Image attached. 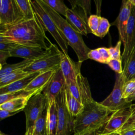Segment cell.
<instances>
[{"mask_svg": "<svg viewBox=\"0 0 135 135\" xmlns=\"http://www.w3.org/2000/svg\"><path fill=\"white\" fill-rule=\"evenodd\" d=\"M119 133L120 135H135V129L122 131Z\"/></svg>", "mask_w": 135, "mask_h": 135, "instance_id": "41", "label": "cell"}, {"mask_svg": "<svg viewBox=\"0 0 135 135\" xmlns=\"http://www.w3.org/2000/svg\"><path fill=\"white\" fill-rule=\"evenodd\" d=\"M100 17L101 16L98 15H91L88 18V25L91 33L94 35L99 26Z\"/></svg>", "mask_w": 135, "mask_h": 135, "instance_id": "34", "label": "cell"}, {"mask_svg": "<svg viewBox=\"0 0 135 135\" xmlns=\"http://www.w3.org/2000/svg\"><path fill=\"white\" fill-rule=\"evenodd\" d=\"M72 9L82 17L87 23L91 15V1L69 0Z\"/></svg>", "mask_w": 135, "mask_h": 135, "instance_id": "22", "label": "cell"}, {"mask_svg": "<svg viewBox=\"0 0 135 135\" xmlns=\"http://www.w3.org/2000/svg\"><path fill=\"white\" fill-rule=\"evenodd\" d=\"M0 36L18 45L38 47L45 50L48 48L46 40L51 43L36 15L33 19L0 30Z\"/></svg>", "mask_w": 135, "mask_h": 135, "instance_id": "1", "label": "cell"}, {"mask_svg": "<svg viewBox=\"0 0 135 135\" xmlns=\"http://www.w3.org/2000/svg\"><path fill=\"white\" fill-rule=\"evenodd\" d=\"M129 109L130 113L129 117L119 132L125 130L135 129V104H131Z\"/></svg>", "mask_w": 135, "mask_h": 135, "instance_id": "31", "label": "cell"}, {"mask_svg": "<svg viewBox=\"0 0 135 135\" xmlns=\"http://www.w3.org/2000/svg\"><path fill=\"white\" fill-rule=\"evenodd\" d=\"M0 135H8V134H5V133L2 132V131H1V132H0Z\"/></svg>", "mask_w": 135, "mask_h": 135, "instance_id": "47", "label": "cell"}, {"mask_svg": "<svg viewBox=\"0 0 135 135\" xmlns=\"http://www.w3.org/2000/svg\"><path fill=\"white\" fill-rule=\"evenodd\" d=\"M46 50L38 47L24 46L17 45L11 51V56L19 57L24 60H36L45 53Z\"/></svg>", "mask_w": 135, "mask_h": 135, "instance_id": "14", "label": "cell"}, {"mask_svg": "<svg viewBox=\"0 0 135 135\" xmlns=\"http://www.w3.org/2000/svg\"><path fill=\"white\" fill-rule=\"evenodd\" d=\"M65 95L68 109L71 115L75 118L82 111L84 105L72 95L68 85L66 84L65 85Z\"/></svg>", "mask_w": 135, "mask_h": 135, "instance_id": "21", "label": "cell"}, {"mask_svg": "<svg viewBox=\"0 0 135 135\" xmlns=\"http://www.w3.org/2000/svg\"><path fill=\"white\" fill-rule=\"evenodd\" d=\"M135 91V78L124 83L122 89V98L126 99Z\"/></svg>", "mask_w": 135, "mask_h": 135, "instance_id": "33", "label": "cell"}, {"mask_svg": "<svg viewBox=\"0 0 135 135\" xmlns=\"http://www.w3.org/2000/svg\"><path fill=\"white\" fill-rule=\"evenodd\" d=\"M55 101L58 115L56 135H70L74 133L75 118L70 113L66 105L65 86L56 98Z\"/></svg>", "mask_w": 135, "mask_h": 135, "instance_id": "6", "label": "cell"}, {"mask_svg": "<svg viewBox=\"0 0 135 135\" xmlns=\"http://www.w3.org/2000/svg\"><path fill=\"white\" fill-rule=\"evenodd\" d=\"M38 92L34 91H27L25 90L14 92L9 93H6L0 95V104H2L5 102L10 100L21 98H30L34 94ZM40 93V92H39Z\"/></svg>", "mask_w": 135, "mask_h": 135, "instance_id": "27", "label": "cell"}, {"mask_svg": "<svg viewBox=\"0 0 135 135\" xmlns=\"http://www.w3.org/2000/svg\"><path fill=\"white\" fill-rule=\"evenodd\" d=\"M111 135H120V133L119 132H116V133H114Z\"/></svg>", "mask_w": 135, "mask_h": 135, "instance_id": "46", "label": "cell"}, {"mask_svg": "<svg viewBox=\"0 0 135 135\" xmlns=\"http://www.w3.org/2000/svg\"><path fill=\"white\" fill-rule=\"evenodd\" d=\"M125 100L126 103L128 104H131V103L132 101H135V91L131 95H130L128 98L125 99Z\"/></svg>", "mask_w": 135, "mask_h": 135, "instance_id": "42", "label": "cell"}, {"mask_svg": "<svg viewBox=\"0 0 135 135\" xmlns=\"http://www.w3.org/2000/svg\"><path fill=\"white\" fill-rule=\"evenodd\" d=\"M80 64H76L69 56L61 53V60L60 63V69L63 73L65 80V83L69 85L70 81L75 80L76 75L80 72Z\"/></svg>", "mask_w": 135, "mask_h": 135, "instance_id": "15", "label": "cell"}, {"mask_svg": "<svg viewBox=\"0 0 135 135\" xmlns=\"http://www.w3.org/2000/svg\"><path fill=\"white\" fill-rule=\"evenodd\" d=\"M110 26L111 24L108 20L107 18L101 16L99 26L94 35L103 38L108 33Z\"/></svg>", "mask_w": 135, "mask_h": 135, "instance_id": "32", "label": "cell"}, {"mask_svg": "<svg viewBox=\"0 0 135 135\" xmlns=\"http://www.w3.org/2000/svg\"><path fill=\"white\" fill-rule=\"evenodd\" d=\"M65 80L60 69L56 70L50 81L42 91L48 101L55 100L65 85Z\"/></svg>", "mask_w": 135, "mask_h": 135, "instance_id": "13", "label": "cell"}, {"mask_svg": "<svg viewBox=\"0 0 135 135\" xmlns=\"http://www.w3.org/2000/svg\"><path fill=\"white\" fill-rule=\"evenodd\" d=\"M122 76L124 83L135 78V49L123 65Z\"/></svg>", "mask_w": 135, "mask_h": 135, "instance_id": "25", "label": "cell"}, {"mask_svg": "<svg viewBox=\"0 0 135 135\" xmlns=\"http://www.w3.org/2000/svg\"><path fill=\"white\" fill-rule=\"evenodd\" d=\"M122 61L121 60L111 59L108 63L109 66L118 74L123 73V67L122 66Z\"/></svg>", "mask_w": 135, "mask_h": 135, "instance_id": "35", "label": "cell"}, {"mask_svg": "<svg viewBox=\"0 0 135 135\" xmlns=\"http://www.w3.org/2000/svg\"><path fill=\"white\" fill-rule=\"evenodd\" d=\"M55 71L56 70H52L40 73L31 82L25 90L27 91L42 92Z\"/></svg>", "mask_w": 135, "mask_h": 135, "instance_id": "17", "label": "cell"}, {"mask_svg": "<svg viewBox=\"0 0 135 135\" xmlns=\"http://www.w3.org/2000/svg\"><path fill=\"white\" fill-rule=\"evenodd\" d=\"M48 103L47 98L42 92L31 97L23 110L26 118V130L34 128L41 111Z\"/></svg>", "mask_w": 135, "mask_h": 135, "instance_id": "8", "label": "cell"}, {"mask_svg": "<svg viewBox=\"0 0 135 135\" xmlns=\"http://www.w3.org/2000/svg\"><path fill=\"white\" fill-rule=\"evenodd\" d=\"M40 73L35 72L29 74L26 77L16 81L6 86L0 88V95L25 90L31 82Z\"/></svg>", "mask_w": 135, "mask_h": 135, "instance_id": "18", "label": "cell"}, {"mask_svg": "<svg viewBox=\"0 0 135 135\" xmlns=\"http://www.w3.org/2000/svg\"><path fill=\"white\" fill-rule=\"evenodd\" d=\"M24 135H33V128L26 130Z\"/></svg>", "mask_w": 135, "mask_h": 135, "instance_id": "44", "label": "cell"}, {"mask_svg": "<svg viewBox=\"0 0 135 135\" xmlns=\"http://www.w3.org/2000/svg\"><path fill=\"white\" fill-rule=\"evenodd\" d=\"M133 7V6L129 0H123L122 2L119 15L113 23L117 27L120 40L121 41L123 45L126 42V30L128 23Z\"/></svg>", "mask_w": 135, "mask_h": 135, "instance_id": "12", "label": "cell"}, {"mask_svg": "<svg viewBox=\"0 0 135 135\" xmlns=\"http://www.w3.org/2000/svg\"><path fill=\"white\" fill-rule=\"evenodd\" d=\"M40 2L43 7L55 22L66 40L68 45L73 49L76 53L78 58V62L81 63L88 59V54L91 50L85 44L82 35L74 30L66 20L62 17L61 15L53 11L42 0H40Z\"/></svg>", "mask_w": 135, "mask_h": 135, "instance_id": "3", "label": "cell"}, {"mask_svg": "<svg viewBox=\"0 0 135 135\" xmlns=\"http://www.w3.org/2000/svg\"><path fill=\"white\" fill-rule=\"evenodd\" d=\"M130 2L131 3V4H132V5L134 7L135 6V0H129Z\"/></svg>", "mask_w": 135, "mask_h": 135, "instance_id": "45", "label": "cell"}, {"mask_svg": "<svg viewBox=\"0 0 135 135\" xmlns=\"http://www.w3.org/2000/svg\"><path fill=\"white\" fill-rule=\"evenodd\" d=\"M65 18L73 28L82 35H87L89 33H91L88 23L72 8L67 10Z\"/></svg>", "mask_w": 135, "mask_h": 135, "instance_id": "16", "label": "cell"}, {"mask_svg": "<svg viewBox=\"0 0 135 135\" xmlns=\"http://www.w3.org/2000/svg\"><path fill=\"white\" fill-rule=\"evenodd\" d=\"M34 12L41 23L45 31L49 32L54 38L62 50V52L68 55V44L60 32L55 22L51 18L47 12L42 6L40 0L31 1Z\"/></svg>", "mask_w": 135, "mask_h": 135, "instance_id": "4", "label": "cell"}, {"mask_svg": "<svg viewBox=\"0 0 135 135\" xmlns=\"http://www.w3.org/2000/svg\"><path fill=\"white\" fill-rule=\"evenodd\" d=\"M123 46L122 61L124 65L135 49V6L132 9L131 14L128 23L126 42Z\"/></svg>", "mask_w": 135, "mask_h": 135, "instance_id": "11", "label": "cell"}, {"mask_svg": "<svg viewBox=\"0 0 135 135\" xmlns=\"http://www.w3.org/2000/svg\"><path fill=\"white\" fill-rule=\"evenodd\" d=\"M28 74V73L25 72L23 70L14 72L5 77L0 79V88L6 86L16 81L22 79L27 76Z\"/></svg>", "mask_w": 135, "mask_h": 135, "instance_id": "29", "label": "cell"}, {"mask_svg": "<svg viewBox=\"0 0 135 135\" xmlns=\"http://www.w3.org/2000/svg\"><path fill=\"white\" fill-rule=\"evenodd\" d=\"M11 56L10 53L9 52H5V51H0V64L1 65H3L4 64H7L6 60L9 57Z\"/></svg>", "mask_w": 135, "mask_h": 135, "instance_id": "40", "label": "cell"}, {"mask_svg": "<svg viewBox=\"0 0 135 135\" xmlns=\"http://www.w3.org/2000/svg\"><path fill=\"white\" fill-rule=\"evenodd\" d=\"M34 61V60H24L17 63L12 64L7 63L3 65H1L0 68V79L3 78L14 72L21 70H24L28 65L32 64Z\"/></svg>", "mask_w": 135, "mask_h": 135, "instance_id": "24", "label": "cell"}, {"mask_svg": "<svg viewBox=\"0 0 135 135\" xmlns=\"http://www.w3.org/2000/svg\"><path fill=\"white\" fill-rule=\"evenodd\" d=\"M61 53L57 46L53 43L46 50L45 53L40 58L34 60L24 71L28 74L39 72L40 73L60 68Z\"/></svg>", "mask_w": 135, "mask_h": 135, "instance_id": "5", "label": "cell"}, {"mask_svg": "<svg viewBox=\"0 0 135 135\" xmlns=\"http://www.w3.org/2000/svg\"><path fill=\"white\" fill-rule=\"evenodd\" d=\"M98 50L101 54L104 61V64H108V62L111 59V56L109 48L105 47H101L98 48Z\"/></svg>", "mask_w": 135, "mask_h": 135, "instance_id": "38", "label": "cell"}, {"mask_svg": "<svg viewBox=\"0 0 135 135\" xmlns=\"http://www.w3.org/2000/svg\"><path fill=\"white\" fill-rule=\"evenodd\" d=\"M129 108H123L113 112L107 122L97 131V135H111L119 132L130 115Z\"/></svg>", "mask_w": 135, "mask_h": 135, "instance_id": "10", "label": "cell"}, {"mask_svg": "<svg viewBox=\"0 0 135 135\" xmlns=\"http://www.w3.org/2000/svg\"><path fill=\"white\" fill-rule=\"evenodd\" d=\"M48 103L45 105L36 120L33 128V135H48L47 128V112Z\"/></svg>", "mask_w": 135, "mask_h": 135, "instance_id": "23", "label": "cell"}, {"mask_svg": "<svg viewBox=\"0 0 135 135\" xmlns=\"http://www.w3.org/2000/svg\"><path fill=\"white\" fill-rule=\"evenodd\" d=\"M97 131H92L86 132V133L81 134H74V135H97Z\"/></svg>", "mask_w": 135, "mask_h": 135, "instance_id": "43", "label": "cell"}, {"mask_svg": "<svg viewBox=\"0 0 135 135\" xmlns=\"http://www.w3.org/2000/svg\"><path fill=\"white\" fill-rule=\"evenodd\" d=\"M121 40H119L114 47H110L109 48L111 59H118L122 60V55H121V45L122 44Z\"/></svg>", "mask_w": 135, "mask_h": 135, "instance_id": "36", "label": "cell"}, {"mask_svg": "<svg viewBox=\"0 0 135 135\" xmlns=\"http://www.w3.org/2000/svg\"><path fill=\"white\" fill-rule=\"evenodd\" d=\"M26 21L15 0L0 1V30Z\"/></svg>", "mask_w": 135, "mask_h": 135, "instance_id": "7", "label": "cell"}, {"mask_svg": "<svg viewBox=\"0 0 135 135\" xmlns=\"http://www.w3.org/2000/svg\"><path fill=\"white\" fill-rule=\"evenodd\" d=\"M123 84L122 73H116L114 85L112 92L104 100L100 103L113 111H115L123 108H129L131 104L126 103L125 99L122 98Z\"/></svg>", "mask_w": 135, "mask_h": 135, "instance_id": "9", "label": "cell"}, {"mask_svg": "<svg viewBox=\"0 0 135 135\" xmlns=\"http://www.w3.org/2000/svg\"><path fill=\"white\" fill-rule=\"evenodd\" d=\"M57 110L55 100L48 101L47 112V128L48 135H56L57 126Z\"/></svg>", "mask_w": 135, "mask_h": 135, "instance_id": "19", "label": "cell"}, {"mask_svg": "<svg viewBox=\"0 0 135 135\" xmlns=\"http://www.w3.org/2000/svg\"><path fill=\"white\" fill-rule=\"evenodd\" d=\"M114 112L94 99L86 102L82 111L74 119V134L98 131Z\"/></svg>", "mask_w": 135, "mask_h": 135, "instance_id": "2", "label": "cell"}, {"mask_svg": "<svg viewBox=\"0 0 135 135\" xmlns=\"http://www.w3.org/2000/svg\"><path fill=\"white\" fill-rule=\"evenodd\" d=\"M53 11L60 15L65 17L69 8L62 0H42Z\"/></svg>", "mask_w": 135, "mask_h": 135, "instance_id": "30", "label": "cell"}, {"mask_svg": "<svg viewBox=\"0 0 135 135\" xmlns=\"http://www.w3.org/2000/svg\"><path fill=\"white\" fill-rule=\"evenodd\" d=\"M75 82L83 105H84L88 101L93 100V99L91 95L88 81L85 77L82 75L81 72H79L76 75Z\"/></svg>", "mask_w": 135, "mask_h": 135, "instance_id": "20", "label": "cell"}, {"mask_svg": "<svg viewBox=\"0 0 135 135\" xmlns=\"http://www.w3.org/2000/svg\"><path fill=\"white\" fill-rule=\"evenodd\" d=\"M88 57L91 60H93L101 63L104 64V61L98 49L91 50L88 54Z\"/></svg>", "mask_w": 135, "mask_h": 135, "instance_id": "37", "label": "cell"}, {"mask_svg": "<svg viewBox=\"0 0 135 135\" xmlns=\"http://www.w3.org/2000/svg\"><path fill=\"white\" fill-rule=\"evenodd\" d=\"M26 21L33 19L35 16L31 0H15Z\"/></svg>", "mask_w": 135, "mask_h": 135, "instance_id": "28", "label": "cell"}, {"mask_svg": "<svg viewBox=\"0 0 135 135\" xmlns=\"http://www.w3.org/2000/svg\"><path fill=\"white\" fill-rule=\"evenodd\" d=\"M30 98H21L13 99L0 104V109L8 111H23Z\"/></svg>", "mask_w": 135, "mask_h": 135, "instance_id": "26", "label": "cell"}, {"mask_svg": "<svg viewBox=\"0 0 135 135\" xmlns=\"http://www.w3.org/2000/svg\"><path fill=\"white\" fill-rule=\"evenodd\" d=\"M21 112V111H8L5 110L0 109V118L1 120L4 119L7 117H9L13 116L18 113Z\"/></svg>", "mask_w": 135, "mask_h": 135, "instance_id": "39", "label": "cell"}]
</instances>
